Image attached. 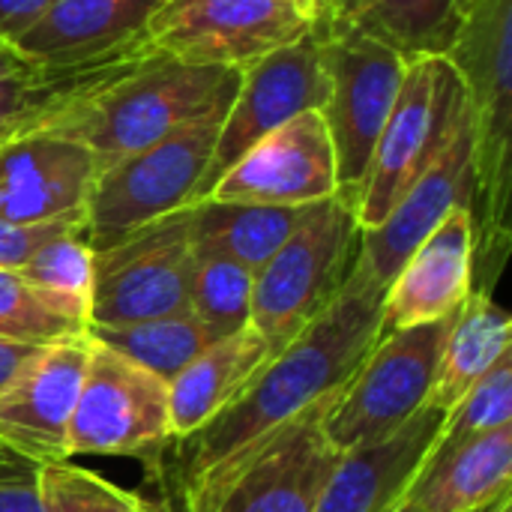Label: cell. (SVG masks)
I'll list each match as a JSON object with an SVG mask.
<instances>
[{
    "label": "cell",
    "mask_w": 512,
    "mask_h": 512,
    "mask_svg": "<svg viewBox=\"0 0 512 512\" xmlns=\"http://www.w3.org/2000/svg\"><path fill=\"white\" fill-rule=\"evenodd\" d=\"M444 414L423 408L381 444L342 453L315 512H390L423 468Z\"/></svg>",
    "instance_id": "ffe728a7"
},
{
    "label": "cell",
    "mask_w": 512,
    "mask_h": 512,
    "mask_svg": "<svg viewBox=\"0 0 512 512\" xmlns=\"http://www.w3.org/2000/svg\"><path fill=\"white\" fill-rule=\"evenodd\" d=\"M3 48H6V42H3V39H0V51H3Z\"/></svg>",
    "instance_id": "ab89813d"
},
{
    "label": "cell",
    "mask_w": 512,
    "mask_h": 512,
    "mask_svg": "<svg viewBox=\"0 0 512 512\" xmlns=\"http://www.w3.org/2000/svg\"><path fill=\"white\" fill-rule=\"evenodd\" d=\"M96 177L87 147L33 132L0 144V219L12 225L84 222Z\"/></svg>",
    "instance_id": "2e32d148"
},
{
    "label": "cell",
    "mask_w": 512,
    "mask_h": 512,
    "mask_svg": "<svg viewBox=\"0 0 512 512\" xmlns=\"http://www.w3.org/2000/svg\"><path fill=\"white\" fill-rule=\"evenodd\" d=\"M471 0H324L321 30L357 33L396 51L405 63L447 57Z\"/></svg>",
    "instance_id": "7402d4cb"
},
{
    "label": "cell",
    "mask_w": 512,
    "mask_h": 512,
    "mask_svg": "<svg viewBox=\"0 0 512 512\" xmlns=\"http://www.w3.org/2000/svg\"><path fill=\"white\" fill-rule=\"evenodd\" d=\"M18 273L57 309L90 324V300H93V246L84 237V225L66 228L48 237L21 267Z\"/></svg>",
    "instance_id": "83f0119b"
},
{
    "label": "cell",
    "mask_w": 512,
    "mask_h": 512,
    "mask_svg": "<svg viewBox=\"0 0 512 512\" xmlns=\"http://www.w3.org/2000/svg\"><path fill=\"white\" fill-rule=\"evenodd\" d=\"M315 36L330 81L321 117L336 153L339 198L354 210L408 63L387 45L357 33L315 27Z\"/></svg>",
    "instance_id": "ba28073f"
},
{
    "label": "cell",
    "mask_w": 512,
    "mask_h": 512,
    "mask_svg": "<svg viewBox=\"0 0 512 512\" xmlns=\"http://www.w3.org/2000/svg\"><path fill=\"white\" fill-rule=\"evenodd\" d=\"M384 285L354 258L339 297L255 375L237 402L195 435L174 441L165 462L180 512H204L222 480L273 432L345 387L381 336ZM162 462V465H165Z\"/></svg>",
    "instance_id": "6da1fadb"
},
{
    "label": "cell",
    "mask_w": 512,
    "mask_h": 512,
    "mask_svg": "<svg viewBox=\"0 0 512 512\" xmlns=\"http://www.w3.org/2000/svg\"><path fill=\"white\" fill-rule=\"evenodd\" d=\"M474 204V141L471 123L435 159V165L399 198L375 228H360L357 258L387 288L408 255L459 207Z\"/></svg>",
    "instance_id": "d6986e66"
},
{
    "label": "cell",
    "mask_w": 512,
    "mask_h": 512,
    "mask_svg": "<svg viewBox=\"0 0 512 512\" xmlns=\"http://www.w3.org/2000/svg\"><path fill=\"white\" fill-rule=\"evenodd\" d=\"M240 75L237 69L192 66L147 51L42 132L87 147L99 171L189 123L222 117Z\"/></svg>",
    "instance_id": "3957f363"
},
{
    "label": "cell",
    "mask_w": 512,
    "mask_h": 512,
    "mask_svg": "<svg viewBox=\"0 0 512 512\" xmlns=\"http://www.w3.org/2000/svg\"><path fill=\"white\" fill-rule=\"evenodd\" d=\"M84 222H51V225H12L0 219V270H18L48 237Z\"/></svg>",
    "instance_id": "836d02e7"
},
{
    "label": "cell",
    "mask_w": 512,
    "mask_h": 512,
    "mask_svg": "<svg viewBox=\"0 0 512 512\" xmlns=\"http://www.w3.org/2000/svg\"><path fill=\"white\" fill-rule=\"evenodd\" d=\"M36 345H21V342H3L0 339V387L12 378V372L21 366V360L33 351Z\"/></svg>",
    "instance_id": "d590c367"
},
{
    "label": "cell",
    "mask_w": 512,
    "mask_h": 512,
    "mask_svg": "<svg viewBox=\"0 0 512 512\" xmlns=\"http://www.w3.org/2000/svg\"><path fill=\"white\" fill-rule=\"evenodd\" d=\"M450 321L378 336L324 417L327 441L339 453L387 441L429 405Z\"/></svg>",
    "instance_id": "52a82bcc"
},
{
    "label": "cell",
    "mask_w": 512,
    "mask_h": 512,
    "mask_svg": "<svg viewBox=\"0 0 512 512\" xmlns=\"http://www.w3.org/2000/svg\"><path fill=\"white\" fill-rule=\"evenodd\" d=\"M357 243L360 225L342 198L309 204L291 237L255 270L249 327L282 351L339 297Z\"/></svg>",
    "instance_id": "277c9868"
},
{
    "label": "cell",
    "mask_w": 512,
    "mask_h": 512,
    "mask_svg": "<svg viewBox=\"0 0 512 512\" xmlns=\"http://www.w3.org/2000/svg\"><path fill=\"white\" fill-rule=\"evenodd\" d=\"M39 495L45 512H168L72 459L39 468Z\"/></svg>",
    "instance_id": "4dcf8cb0"
},
{
    "label": "cell",
    "mask_w": 512,
    "mask_h": 512,
    "mask_svg": "<svg viewBox=\"0 0 512 512\" xmlns=\"http://www.w3.org/2000/svg\"><path fill=\"white\" fill-rule=\"evenodd\" d=\"M192 207L162 216L93 252L87 327L138 324L189 309Z\"/></svg>",
    "instance_id": "30bf717a"
},
{
    "label": "cell",
    "mask_w": 512,
    "mask_h": 512,
    "mask_svg": "<svg viewBox=\"0 0 512 512\" xmlns=\"http://www.w3.org/2000/svg\"><path fill=\"white\" fill-rule=\"evenodd\" d=\"M390 512H420V510H417L414 504H408V501H402L399 507H393V510H390Z\"/></svg>",
    "instance_id": "f35d334b"
},
{
    "label": "cell",
    "mask_w": 512,
    "mask_h": 512,
    "mask_svg": "<svg viewBox=\"0 0 512 512\" xmlns=\"http://www.w3.org/2000/svg\"><path fill=\"white\" fill-rule=\"evenodd\" d=\"M87 327L45 300L18 270H0V339L21 345H45Z\"/></svg>",
    "instance_id": "1f68e13d"
},
{
    "label": "cell",
    "mask_w": 512,
    "mask_h": 512,
    "mask_svg": "<svg viewBox=\"0 0 512 512\" xmlns=\"http://www.w3.org/2000/svg\"><path fill=\"white\" fill-rule=\"evenodd\" d=\"M93 339L84 333L36 345L0 387V447L33 462L69 459V420L81 393Z\"/></svg>",
    "instance_id": "5bb4252c"
},
{
    "label": "cell",
    "mask_w": 512,
    "mask_h": 512,
    "mask_svg": "<svg viewBox=\"0 0 512 512\" xmlns=\"http://www.w3.org/2000/svg\"><path fill=\"white\" fill-rule=\"evenodd\" d=\"M474 512H512V492L510 495H504V498H498V501H492L489 507H483V510H474Z\"/></svg>",
    "instance_id": "74e56055"
},
{
    "label": "cell",
    "mask_w": 512,
    "mask_h": 512,
    "mask_svg": "<svg viewBox=\"0 0 512 512\" xmlns=\"http://www.w3.org/2000/svg\"><path fill=\"white\" fill-rule=\"evenodd\" d=\"M512 348V318L495 297L471 291L450 321L438 360L429 408L447 414L483 375H489Z\"/></svg>",
    "instance_id": "d4e9b609"
},
{
    "label": "cell",
    "mask_w": 512,
    "mask_h": 512,
    "mask_svg": "<svg viewBox=\"0 0 512 512\" xmlns=\"http://www.w3.org/2000/svg\"><path fill=\"white\" fill-rule=\"evenodd\" d=\"M474 291V219L453 210L387 282L381 333L447 321Z\"/></svg>",
    "instance_id": "ac0fdd59"
},
{
    "label": "cell",
    "mask_w": 512,
    "mask_h": 512,
    "mask_svg": "<svg viewBox=\"0 0 512 512\" xmlns=\"http://www.w3.org/2000/svg\"><path fill=\"white\" fill-rule=\"evenodd\" d=\"M312 27L309 15L279 0H165L144 30V48L192 66L243 72Z\"/></svg>",
    "instance_id": "8fae6325"
},
{
    "label": "cell",
    "mask_w": 512,
    "mask_h": 512,
    "mask_svg": "<svg viewBox=\"0 0 512 512\" xmlns=\"http://www.w3.org/2000/svg\"><path fill=\"white\" fill-rule=\"evenodd\" d=\"M207 198L273 207H309L339 198L336 153L321 111L297 114L255 141Z\"/></svg>",
    "instance_id": "9a60e30c"
},
{
    "label": "cell",
    "mask_w": 512,
    "mask_h": 512,
    "mask_svg": "<svg viewBox=\"0 0 512 512\" xmlns=\"http://www.w3.org/2000/svg\"><path fill=\"white\" fill-rule=\"evenodd\" d=\"M171 444L168 384L93 342L69 420V459L129 456L150 468H162Z\"/></svg>",
    "instance_id": "9c48e42d"
},
{
    "label": "cell",
    "mask_w": 512,
    "mask_h": 512,
    "mask_svg": "<svg viewBox=\"0 0 512 512\" xmlns=\"http://www.w3.org/2000/svg\"><path fill=\"white\" fill-rule=\"evenodd\" d=\"M144 54L147 51H138L81 69H42L6 45L0 51V144L42 132L63 111Z\"/></svg>",
    "instance_id": "603a6c76"
},
{
    "label": "cell",
    "mask_w": 512,
    "mask_h": 512,
    "mask_svg": "<svg viewBox=\"0 0 512 512\" xmlns=\"http://www.w3.org/2000/svg\"><path fill=\"white\" fill-rule=\"evenodd\" d=\"M165 0H54V6L12 42L42 69H81L147 51L144 30Z\"/></svg>",
    "instance_id": "e0dca14e"
},
{
    "label": "cell",
    "mask_w": 512,
    "mask_h": 512,
    "mask_svg": "<svg viewBox=\"0 0 512 512\" xmlns=\"http://www.w3.org/2000/svg\"><path fill=\"white\" fill-rule=\"evenodd\" d=\"M303 213L306 207L237 204L204 198L192 204V246L222 252L255 273L291 237Z\"/></svg>",
    "instance_id": "484cf974"
},
{
    "label": "cell",
    "mask_w": 512,
    "mask_h": 512,
    "mask_svg": "<svg viewBox=\"0 0 512 512\" xmlns=\"http://www.w3.org/2000/svg\"><path fill=\"white\" fill-rule=\"evenodd\" d=\"M330 93V81L321 63L315 27L303 39L282 45L243 69L240 87L222 117L213 162L201 183V198L210 195L216 180L264 135L279 129L297 114L321 111Z\"/></svg>",
    "instance_id": "4fadbf2b"
},
{
    "label": "cell",
    "mask_w": 512,
    "mask_h": 512,
    "mask_svg": "<svg viewBox=\"0 0 512 512\" xmlns=\"http://www.w3.org/2000/svg\"><path fill=\"white\" fill-rule=\"evenodd\" d=\"M87 336L123 360L141 366L159 381H171L186 363H192L213 339V333L186 309L138 324L120 327H87Z\"/></svg>",
    "instance_id": "4316f807"
},
{
    "label": "cell",
    "mask_w": 512,
    "mask_h": 512,
    "mask_svg": "<svg viewBox=\"0 0 512 512\" xmlns=\"http://www.w3.org/2000/svg\"><path fill=\"white\" fill-rule=\"evenodd\" d=\"M336 393L306 408L252 450L222 480L204 512H315L342 456L324 432V417Z\"/></svg>",
    "instance_id": "7c38bea8"
},
{
    "label": "cell",
    "mask_w": 512,
    "mask_h": 512,
    "mask_svg": "<svg viewBox=\"0 0 512 512\" xmlns=\"http://www.w3.org/2000/svg\"><path fill=\"white\" fill-rule=\"evenodd\" d=\"M279 3H285V6H291V9L309 15L312 21H318V15H321V9H324V0H279Z\"/></svg>",
    "instance_id": "8d00e7d4"
},
{
    "label": "cell",
    "mask_w": 512,
    "mask_h": 512,
    "mask_svg": "<svg viewBox=\"0 0 512 512\" xmlns=\"http://www.w3.org/2000/svg\"><path fill=\"white\" fill-rule=\"evenodd\" d=\"M54 0H0V39L12 45L18 36H24L48 9Z\"/></svg>",
    "instance_id": "e575fe53"
},
{
    "label": "cell",
    "mask_w": 512,
    "mask_h": 512,
    "mask_svg": "<svg viewBox=\"0 0 512 512\" xmlns=\"http://www.w3.org/2000/svg\"><path fill=\"white\" fill-rule=\"evenodd\" d=\"M468 123V99L453 63L447 57L411 60L354 207L357 225L363 231L381 225Z\"/></svg>",
    "instance_id": "5b68a950"
},
{
    "label": "cell",
    "mask_w": 512,
    "mask_h": 512,
    "mask_svg": "<svg viewBox=\"0 0 512 512\" xmlns=\"http://www.w3.org/2000/svg\"><path fill=\"white\" fill-rule=\"evenodd\" d=\"M512 426L486 432L423 465L405 498L420 512H474L510 495Z\"/></svg>",
    "instance_id": "cb8c5ba5"
},
{
    "label": "cell",
    "mask_w": 512,
    "mask_h": 512,
    "mask_svg": "<svg viewBox=\"0 0 512 512\" xmlns=\"http://www.w3.org/2000/svg\"><path fill=\"white\" fill-rule=\"evenodd\" d=\"M512 426V354L504 357L489 375H483L441 420L438 438L423 465L444 459L468 441Z\"/></svg>",
    "instance_id": "f546056e"
},
{
    "label": "cell",
    "mask_w": 512,
    "mask_h": 512,
    "mask_svg": "<svg viewBox=\"0 0 512 512\" xmlns=\"http://www.w3.org/2000/svg\"><path fill=\"white\" fill-rule=\"evenodd\" d=\"M255 273L234 258L192 246L189 270V312L213 333V339L231 336L249 327Z\"/></svg>",
    "instance_id": "f1b7e54d"
},
{
    "label": "cell",
    "mask_w": 512,
    "mask_h": 512,
    "mask_svg": "<svg viewBox=\"0 0 512 512\" xmlns=\"http://www.w3.org/2000/svg\"><path fill=\"white\" fill-rule=\"evenodd\" d=\"M0 512H45L39 495V465L0 447Z\"/></svg>",
    "instance_id": "d6a6232c"
},
{
    "label": "cell",
    "mask_w": 512,
    "mask_h": 512,
    "mask_svg": "<svg viewBox=\"0 0 512 512\" xmlns=\"http://www.w3.org/2000/svg\"><path fill=\"white\" fill-rule=\"evenodd\" d=\"M462 78L474 141V291L489 294L510 249L512 0H471L447 51Z\"/></svg>",
    "instance_id": "7a4b0ae2"
},
{
    "label": "cell",
    "mask_w": 512,
    "mask_h": 512,
    "mask_svg": "<svg viewBox=\"0 0 512 512\" xmlns=\"http://www.w3.org/2000/svg\"><path fill=\"white\" fill-rule=\"evenodd\" d=\"M273 354L276 351L252 327H243L210 342L192 363H186L168 381L174 441L195 435L231 402H237L255 375L273 360Z\"/></svg>",
    "instance_id": "44dd1931"
},
{
    "label": "cell",
    "mask_w": 512,
    "mask_h": 512,
    "mask_svg": "<svg viewBox=\"0 0 512 512\" xmlns=\"http://www.w3.org/2000/svg\"><path fill=\"white\" fill-rule=\"evenodd\" d=\"M222 117L189 123L96 171L84 204V237L93 252L198 204Z\"/></svg>",
    "instance_id": "8992f818"
}]
</instances>
